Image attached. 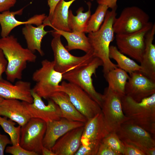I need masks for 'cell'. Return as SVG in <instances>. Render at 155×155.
<instances>
[{
  "label": "cell",
  "instance_id": "cell-11",
  "mask_svg": "<svg viewBox=\"0 0 155 155\" xmlns=\"http://www.w3.org/2000/svg\"><path fill=\"white\" fill-rule=\"evenodd\" d=\"M46 127V123L42 120L31 118L21 127L20 145L27 150L42 154Z\"/></svg>",
  "mask_w": 155,
  "mask_h": 155
},
{
  "label": "cell",
  "instance_id": "cell-21",
  "mask_svg": "<svg viewBox=\"0 0 155 155\" xmlns=\"http://www.w3.org/2000/svg\"><path fill=\"white\" fill-rule=\"evenodd\" d=\"M155 34V24L146 34L145 48L140 63L141 72L155 82V45L153 43Z\"/></svg>",
  "mask_w": 155,
  "mask_h": 155
},
{
  "label": "cell",
  "instance_id": "cell-36",
  "mask_svg": "<svg viewBox=\"0 0 155 155\" xmlns=\"http://www.w3.org/2000/svg\"><path fill=\"white\" fill-rule=\"evenodd\" d=\"M10 144H12L10 139L6 135L0 133V155H4L7 146Z\"/></svg>",
  "mask_w": 155,
  "mask_h": 155
},
{
  "label": "cell",
  "instance_id": "cell-25",
  "mask_svg": "<svg viewBox=\"0 0 155 155\" xmlns=\"http://www.w3.org/2000/svg\"><path fill=\"white\" fill-rule=\"evenodd\" d=\"M53 31L66 39L67 44L65 47L68 51L79 49L86 53L91 50V46L88 38L85 35V32H69L58 30Z\"/></svg>",
  "mask_w": 155,
  "mask_h": 155
},
{
  "label": "cell",
  "instance_id": "cell-13",
  "mask_svg": "<svg viewBox=\"0 0 155 155\" xmlns=\"http://www.w3.org/2000/svg\"><path fill=\"white\" fill-rule=\"evenodd\" d=\"M155 93V82L140 71L129 74L125 95L137 102Z\"/></svg>",
  "mask_w": 155,
  "mask_h": 155
},
{
  "label": "cell",
  "instance_id": "cell-4",
  "mask_svg": "<svg viewBox=\"0 0 155 155\" xmlns=\"http://www.w3.org/2000/svg\"><path fill=\"white\" fill-rule=\"evenodd\" d=\"M41 64V67L32 74V80L36 84L32 90L41 98L48 100L54 94L61 91L60 83L63 79V74L55 69L53 61L45 59Z\"/></svg>",
  "mask_w": 155,
  "mask_h": 155
},
{
  "label": "cell",
  "instance_id": "cell-41",
  "mask_svg": "<svg viewBox=\"0 0 155 155\" xmlns=\"http://www.w3.org/2000/svg\"><path fill=\"white\" fill-rule=\"evenodd\" d=\"M42 155H55V154L51 149L43 146L42 150Z\"/></svg>",
  "mask_w": 155,
  "mask_h": 155
},
{
  "label": "cell",
  "instance_id": "cell-30",
  "mask_svg": "<svg viewBox=\"0 0 155 155\" xmlns=\"http://www.w3.org/2000/svg\"><path fill=\"white\" fill-rule=\"evenodd\" d=\"M15 122L0 116V125L9 135L12 145H20L21 126L16 127Z\"/></svg>",
  "mask_w": 155,
  "mask_h": 155
},
{
  "label": "cell",
  "instance_id": "cell-37",
  "mask_svg": "<svg viewBox=\"0 0 155 155\" xmlns=\"http://www.w3.org/2000/svg\"><path fill=\"white\" fill-rule=\"evenodd\" d=\"M16 2V0H0V13L9 10Z\"/></svg>",
  "mask_w": 155,
  "mask_h": 155
},
{
  "label": "cell",
  "instance_id": "cell-34",
  "mask_svg": "<svg viewBox=\"0 0 155 155\" xmlns=\"http://www.w3.org/2000/svg\"><path fill=\"white\" fill-rule=\"evenodd\" d=\"M123 142L125 149L124 155H146L143 151L135 146L124 142Z\"/></svg>",
  "mask_w": 155,
  "mask_h": 155
},
{
  "label": "cell",
  "instance_id": "cell-38",
  "mask_svg": "<svg viewBox=\"0 0 155 155\" xmlns=\"http://www.w3.org/2000/svg\"><path fill=\"white\" fill-rule=\"evenodd\" d=\"M7 64V59L2 51L0 49V80L3 79L2 75L5 73Z\"/></svg>",
  "mask_w": 155,
  "mask_h": 155
},
{
  "label": "cell",
  "instance_id": "cell-17",
  "mask_svg": "<svg viewBox=\"0 0 155 155\" xmlns=\"http://www.w3.org/2000/svg\"><path fill=\"white\" fill-rule=\"evenodd\" d=\"M32 89L29 82L19 80L13 84L7 80H0V96L3 99H16L32 103Z\"/></svg>",
  "mask_w": 155,
  "mask_h": 155
},
{
  "label": "cell",
  "instance_id": "cell-12",
  "mask_svg": "<svg viewBox=\"0 0 155 155\" xmlns=\"http://www.w3.org/2000/svg\"><path fill=\"white\" fill-rule=\"evenodd\" d=\"M61 85V91L68 94L76 108L87 120L102 111L99 105L78 86L65 81Z\"/></svg>",
  "mask_w": 155,
  "mask_h": 155
},
{
  "label": "cell",
  "instance_id": "cell-6",
  "mask_svg": "<svg viewBox=\"0 0 155 155\" xmlns=\"http://www.w3.org/2000/svg\"><path fill=\"white\" fill-rule=\"evenodd\" d=\"M51 32L53 38L51 46L53 53L54 67L56 71L63 74L88 63L95 57L91 49L81 57L73 55L62 44L61 35L53 30Z\"/></svg>",
  "mask_w": 155,
  "mask_h": 155
},
{
  "label": "cell",
  "instance_id": "cell-40",
  "mask_svg": "<svg viewBox=\"0 0 155 155\" xmlns=\"http://www.w3.org/2000/svg\"><path fill=\"white\" fill-rule=\"evenodd\" d=\"M61 0H48V5L49 7V13L47 18H50L52 15L55 8Z\"/></svg>",
  "mask_w": 155,
  "mask_h": 155
},
{
  "label": "cell",
  "instance_id": "cell-19",
  "mask_svg": "<svg viewBox=\"0 0 155 155\" xmlns=\"http://www.w3.org/2000/svg\"><path fill=\"white\" fill-rule=\"evenodd\" d=\"M84 126L69 131L56 141L51 149L55 155H74L81 144Z\"/></svg>",
  "mask_w": 155,
  "mask_h": 155
},
{
  "label": "cell",
  "instance_id": "cell-2",
  "mask_svg": "<svg viewBox=\"0 0 155 155\" xmlns=\"http://www.w3.org/2000/svg\"><path fill=\"white\" fill-rule=\"evenodd\" d=\"M117 9L108 10L100 29L96 32L89 33L88 37L94 56L102 62L104 75L118 67L117 65L111 61L109 56L110 44L114 38L113 26L116 18Z\"/></svg>",
  "mask_w": 155,
  "mask_h": 155
},
{
  "label": "cell",
  "instance_id": "cell-1",
  "mask_svg": "<svg viewBox=\"0 0 155 155\" xmlns=\"http://www.w3.org/2000/svg\"><path fill=\"white\" fill-rule=\"evenodd\" d=\"M0 49L7 62L5 73L7 79L12 83L21 80L28 62L36 61L37 56L34 53L24 48L13 35L0 38Z\"/></svg>",
  "mask_w": 155,
  "mask_h": 155
},
{
  "label": "cell",
  "instance_id": "cell-24",
  "mask_svg": "<svg viewBox=\"0 0 155 155\" xmlns=\"http://www.w3.org/2000/svg\"><path fill=\"white\" fill-rule=\"evenodd\" d=\"M59 106L63 118L68 120L85 123L87 119L76 108L70 100L68 94L61 91L54 94L50 98Z\"/></svg>",
  "mask_w": 155,
  "mask_h": 155
},
{
  "label": "cell",
  "instance_id": "cell-18",
  "mask_svg": "<svg viewBox=\"0 0 155 155\" xmlns=\"http://www.w3.org/2000/svg\"><path fill=\"white\" fill-rule=\"evenodd\" d=\"M109 133L105 125L102 111L88 120L85 123L81 139V145L100 143Z\"/></svg>",
  "mask_w": 155,
  "mask_h": 155
},
{
  "label": "cell",
  "instance_id": "cell-14",
  "mask_svg": "<svg viewBox=\"0 0 155 155\" xmlns=\"http://www.w3.org/2000/svg\"><path fill=\"white\" fill-rule=\"evenodd\" d=\"M31 94L33 98L32 103L23 101L31 118L39 119L47 123L63 118L59 106L52 100L48 99V104L46 105L42 98L34 92L32 89Z\"/></svg>",
  "mask_w": 155,
  "mask_h": 155
},
{
  "label": "cell",
  "instance_id": "cell-22",
  "mask_svg": "<svg viewBox=\"0 0 155 155\" xmlns=\"http://www.w3.org/2000/svg\"><path fill=\"white\" fill-rule=\"evenodd\" d=\"M76 0L66 1L65 0H61L56 5L52 16L50 18L46 17L43 24L45 26H48L52 27L54 30L71 32L68 24L69 9L72 4Z\"/></svg>",
  "mask_w": 155,
  "mask_h": 155
},
{
  "label": "cell",
  "instance_id": "cell-28",
  "mask_svg": "<svg viewBox=\"0 0 155 155\" xmlns=\"http://www.w3.org/2000/svg\"><path fill=\"white\" fill-rule=\"evenodd\" d=\"M109 56L110 59L116 61L118 68L129 74L135 71H141L140 65L121 52L115 46H110Z\"/></svg>",
  "mask_w": 155,
  "mask_h": 155
},
{
  "label": "cell",
  "instance_id": "cell-35",
  "mask_svg": "<svg viewBox=\"0 0 155 155\" xmlns=\"http://www.w3.org/2000/svg\"><path fill=\"white\" fill-rule=\"evenodd\" d=\"M96 155H119L106 144L101 142Z\"/></svg>",
  "mask_w": 155,
  "mask_h": 155
},
{
  "label": "cell",
  "instance_id": "cell-32",
  "mask_svg": "<svg viewBox=\"0 0 155 155\" xmlns=\"http://www.w3.org/2000/svg\"><path fill=\"white\" fill-rule=\"evenodd\" d=\"M100 143H91L80 145L74 155H96Z\"/></svg>",
  "mask_w": 155,
  "mask_h": 155
},
{
  "label": "cell",
  "instance_id": "cell-8",
  "mask_svg": "<svg viewBox=\"0 0 155 155\" xmlns=\"http://www.w3.org/2000/svg\"><path fill=\"white\" fill-rule=\"evenodd\" d=\"M115 133L122 142L135 146L146 155H155V137L139 125L127 121Z\"/></svg>",
  "mask_w": 155,
  "mask_h": 155
},
{
  "label": "cell",
  "instance_id": "cell-15",
  "mask_svg": "<svg viewBox=\"0 0 155 155\" xmlns=\"http://www.w3.org/2000/svg\"><path fill=\"white\" fill-rule=\"evenodd\" d=\"M46 123V129L43 140V145L44 147L49 149L59 138L66 133L74 129L84 126L85 123L64 118Z\"/></svg>",
  "mask_w": 155,
  "mask_h": 155
},
{
  "label": "cell",
  "instance_id": "cell-26",
  "mask_svg": "<svg viewBox=\"0 0 155 155\" xmlns=\"http://www.w3.org/2000/svg\"><path fill=\"white\" fill-rule=\"evenodd\" d=\"M104 76L109 89L122 96L125 95V86L129 77L126 72L117 67L109 71Z\"/></svg>",
  "mask_w": 155,
  "mask_h": 155
},
{
  "label": "cell",
  "instance_id": "cell-42",
  "mask_svg": "<svg viewBox=\"0 0 155 155\" xmlns=\"http://www.w3.org/2000/svg\"><path fill=\"white\" fill-rule=\"evenodd\" d=\"M3 98L0 96V103L3 100Z\"/></svg>",
  "mask_w": 155,
  "mask_h": 155
},
{
  "label": "cell",
  "instance_id": "cell-27",
  "mask_svg": "<svg viewBox=\"0 0 155 155\" xmlns=\"http://www.w3.org/2000/svg\"><path fill=\"white\" fill-rule=\"evenodd\" d=\"M87 3L88 6V10L85 12H83L84 8L82 7L79 8L77 11L76 16L73 14L71 10H69L68 24L71 32L85 33L91 14V3L89 2Z\"/></svg>",
  "mask_w": 155,
  "mask_h": 155
},
{
  "label": "cell",
  "instance_id": "cell-10",
  "mask_svg": "<svg viewBox=\"0 0 155 155\" xmlns=\"http://www.w3.org/2000/svg\"><path fill=\"white\" fill-rule=\"evenodd\" d=\"M153 24L149 22L144 28L137 31L128 34H116L118 49L122 53L140 63L145 48V36Z\"/></svg>",
  "mask_w": 155,
  "mask_h": 155
},
{
  "label": "cell",
  "instance_id": "cell-33",
  "mask_svg": "<svg viewBox=\"0 0 155 155\" xmlns=\"http://www.w3.org/2000/svg\"><path fill=\"white\" fill-rule=\"evenodd\" d=\"M5 152L13 155H38L34 152L25 149L20 145L7 146L5 148Z\"/></svg>",
  "mask_w": 155,
  "mask_h": 155
},
{
  "label": "cell",
  "instance_id": "cell-39",
  "mask_svg": "<svg viewBox=\"0 0 155 155\" xmlns=\"http://www.w3.org/2000/svg\"><path fill=\"white\" fill-rule=\"evenodd\" d=\"M117 0H97L98 4H104L111 9L117 8Z\"/></svg>",
  "mask_w": 155,
  "mask_h": 155
},
{
  "label": "cell",
  "instance_id": "cell-5",
  "mask_svg": "<svg viewBox=\"0 0 155 155\" xmlns=\"http://www.w3.org/2000/svg\"><path fill=\"white\" fill-rule=\"evenodd\" d=\"M102 60L94 57L88 63L79 66L63 74V79L77 85L85 91L101 107L103 94L97 92L93 86L92 76L96 69L103 66Z\"/></svg>",
  "mask_w": 155,
  "mask_h": 155
},
{
  "label": "cell",
  "instance_id": "cell-23",
  "mask_svg": "<svg viewBox=\"0 0 155 155\" xmlns=\"http://www.w3.org/2000/svg\"><path fill=\"white\" fill-rule=\"evenodd\" d=\"M45 25L42 24L36 27L32 24L25 25L22 29V32L25 39L27 48L34 53L37 51L43 56L44 53L41 49V42L43 37L48 32L44 29Z\"/></svg>",
  "mask_w": 155,
  "mask_h": 155
},
{
  "label": "cell",
  "instance_id": "cell-31",
  "mask_svg": "<svg viewBox=\"0 0 155 155\" xmlns=\"http://www.w3.org/2000/svg\"><path fill=\"white\" fill-rule=\"evenodd\" d=\"M101 142L108 145L119 155H124L125 149L124 144L116 133H109Z\"/></svg>",
  "mask_w": 155,
  "mask_h": 155
},
{
  "label": "cell",
  "instance_id": "cell-20",
  "mask_svg": "<svg viewBox=\"0 0 155 155\" xmlns=\"http://www.w3.org/2000/svg\"><path fill=\"white\" fill-rule=\"evenodd\" d=\"M0 116L7 117L21 127L31 118L23 101L5 99L0 103Z\"/></svg>",
  "mask_w": 155,
  "mask_h": 155
},
{
  "label": "cell",
  "instance_id": "cell-16",
  "mask_svg": "<svg viewBox=\"0 0 155 155\" xmlns=\"http://www.w3.org/2000/svg\"><path fill=\"white\" fill-rule=\"evenodd\" d=\"M24 7L15 11H6L0 13V25L1 30V37H4L9 35L11 31L15 28L20 25L31 24L36 26L43 24V21L47 17L44 14H36L25 21H18L15 18L16 15H21Z\"/></svg>",
  "mask_w": 155,
  "mask_h": 155
},
{
  "label": "cell",
  "instance_id": "cell-9",
  "mask_svg": "<svg viewBox=\"0 0 155 155\" xmlns=\"http://www.w3.org/2000/svg\"><path fill=\"white\" fill-rule=\"evenodd\" d=\"M149 18L146 13L138 7L125 8L114 20L113 26L114 32L117 35L123 34L138 31L148 24Z\"/></svg>",
  "mask_w": 155,
  "mask_h": 155
},
{
  "label": "cell",
  "instance_id": "cell-3",
  "mask_svg": "<svg viewBox=\"0 0 155 155\" xmlns=\"http://www.w3.org/2000/svg\"><path fill=\"white\" fill-rule=\"evenodd\" d=\"M121 103L127 121L141 127L155 137V93L139 102L125 95L121 98Z\"/></svg>",
  "mask_w": 155,
  "mask_h": 155
},
{
  "label": "cell",
  "instance_id": "cell-29",
  "mask_svg": "<svg viewBox=\"0 0 155 155\" xmlns=\"http://www.w3.org/2000/svg\"><path fill=\"white\" fill-rule=\"evenodd\" d=\"M94 13L88 22L85 32L90 33L97 31L103 22L108 9V6L104 4H98Z\"/></svg>",
  "mask_w": 155,
  "mask_h": 155
},
{
  "label": "cell",
  "instance_id": "cell-7",
  "mask_svg": "<svg viewBox=\"0 0 155 155\" xmlns=\"http://www.w3.org/2000/svg\"><path fill=\"white\" fill-rule=\"evenodd\" d=\"M122 97L108 87L104 89L101 108L109 133H115L121 125L128 120L123 111Z\"/></svg>",
  "mask_w": 155,
  "mask_h": 155
}]
</instances>
